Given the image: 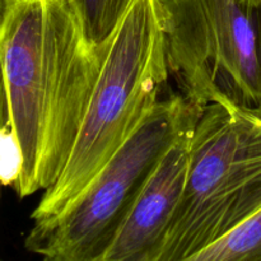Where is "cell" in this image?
<instances>
[{"mask_svg": "<svg viewBox=\"0 0 261 261\" xmlns=\"http://www.w3.org/2000/svg\"><path fill=\"white\" fill-rule=\"evenodd\" d=\"M107 48L88 40L75 0L5 3L0 66L10 127L22 152V172L13 188L20 199L60 177Z\"/></svg>", "mask_w": 261, "mask_h": 261, "instance_id": "6da1fadb", "label": "cell"}, {"mask_svg": "<svg viewBox=\"0 0 261 261\" xmlns=\"http://www.w3.org/2000/svg\"><path fill=\"white\" fill-rule=\"evenodd\" d=\"M170 76L160 0H134L115 31L75 144L60 177L31 214L32 226L55 219L161 101Z\"/></svg>", "mask_w": 261, "mask_h": 261, "instance_id": "7a4b0ae2", "label": "cell"}, {"mask_svg": "<svg viewBox=\"0 0 261 261\" xmlns=\"http://www.w3.org/2000/svg\"><path fill=\"white\" fill-rule=\"evenodd\" d=\"M261 211V115L204 107L182 194L157 261H185Z\"/></svg>", "mask_w": 261, "mask_h": 261, "instance_id": "3957f363", "label": "cell"}, {"mask_svg": "<svg viewBox=\"0 0 261 261\" xmlns=\"http://www.w3.org/2000/svg\"><path fill=\"white\" fill-rule=\"evenodd\" d=\"M203 109L172 93L55 219L32 226L24 240L42 261H105L158 163Z\"/></svg>", "mask_w": 261, "mask_h": 261, "instance_id": "277c9868", "label": "cell"}, {"mask_svg": "<svg viewBox=\"0 0 261 261\" xmlns=\"http://www.w3.org/2000/svg\"><path fill=\"white\" fill-rule=\"evenodd\" d=\"M170 74L196 106L261 115V3L160 0Z\"/></svg>", "mask_w": 261, "mask_h": 261, "instance_id": "5b68a950", "label": "cell"}, {"mask_svg": "<svg viewBox=\"0 0 261 261\" xmlns=\"http://www.w3.org/2000/svg\"><path fill=\"white\" fill-rule=\"evenodd\" d=\"M196 121L178 135L158 163L105 261L158 260L185 185Z\"/></svg>", "mask_w": 261, "mask_h": 261, "instance_id": "8992f818", "label": "cell"}, {"mask_svg": "<svg viewBox=\"0 0 261 261\" xmlns=\"http://www.w3.org/2000/svg\"><path fill=\"white\" fill-rule=\"evenodd\" d=\"M185 261H261V211Z\"/></svg>", "mask_w": 261, "mask_h": 261, "instance_id": "52a82bcc", "label": "cell"}, {"mask_svg": "<svg viewBox=\"0 0 261 261\" xmlns=\"http://www.w3.org/2000/svg\"><path fill=\"white\" fill-rule=\"evenodd\" d=\"M87 37L99 48H107L120 22L134 0H75Z\"/></svg>", "mask_w": 261, "mask_h": 261, "instance_id": "ba28073f", "label": "cell"}, {"mask_svg": "<svg viewBox=\"0 0 261 261\" xmlns=\"http://www.w3.org/2000/svg\"><path fill=\"white\" fill-rule=\"evenodd\" d=\"M22 152L10 125L0 129V184L12 186L17 184L22 172Z\"/></svg>", "mask_w": 261, "mask_h": 261, "instance_id": "9c48e42d", "label": "cell"}, {"mask_svg": "<svg viewBox=\"0 0 261 261\" xmlns=\"http://www.w3.org/2000/svg\"><path fill=\"white\" fill-rule=\"evenodd\" d=\"M7 125H10L9 106H8L7 91H5L4 78H3L2 66H0V129Z\"/></svg>", "mask_w": 261, "mask_h": 261, "instance_id": "30bf717a", "label": "cell"}, {"mask_svg": "<svg viewBox=\"0 0 261 261\" xmlns=\"http://www.w3.org/2000/svg\"><path fill=\"white\" fill-rule=\"evenodd\" d=\"M5 3H7V0H0V19H2V15H3V12H4V8H5Z\"/></svg>", "mask_w": 261, "mask_h": 261, "instance_id": "8fae6325", "label": "cell"}, {"mask_svg": "<svg viewBox=\"0 0 261 261\" xmlns=\"http://www.w3.org/2000/svg\"><path fill=\"white\" fill-rule=\"evenodd\" d=\"M242 3H249V4H260L261 0H239Z\"/></svg>", "mask_w": 261, "mask_h": 261, "instance_id": "7c38bea8", "label": "cell"}, {"mask_svg": "<svg viewBox=\"0 0 261 261\" xmlns=\"http://www.w3.org/2000/svg\"><path fill=\"white\" fill-rule=\"evenodd\" d=\"M0 188H2V184H0Z\"/></svg>", "mask_w": 261, "mask_h": 261, "instance_id": "4fadbf2b", "label": "cell"}]
</instances>
